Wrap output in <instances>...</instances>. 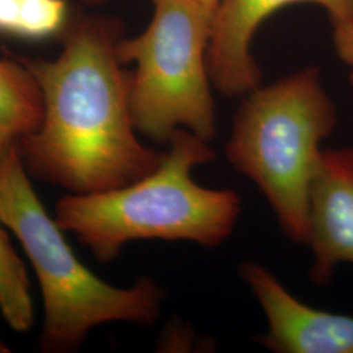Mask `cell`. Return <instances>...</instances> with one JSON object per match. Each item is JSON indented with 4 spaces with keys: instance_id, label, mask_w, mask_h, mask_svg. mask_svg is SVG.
<instances>
[{
    "instance_id": "obj_5",
    "label": "cell",
    "mask_w": 353,
    "mask_h": 353,
    "mask_svg": "<svg viewBox=\"0 0 353 353\" xmlns=\"http://www.w3.org/2000/svg\"><path fill=\"white\" fill-rule=\"evenodd\" d=\"M151 23L117 42L122 64H134L130 106L140 135L166 144L176 130L212 141L216 110L208 71L214 13L198 0H152Z\"/></svg>"
},
{
    "instance_id": "obj_14",
    "label": "cell",
    "mask_w": 353,
    "mask_h": 353,
    "mask_svg": "<svg viewBox=\"0 0 353 353\" xmlns=\"http://www.w3.org/2000/svg\"><path fill=\"white\" fill-rule=\"evenodd\" d=\"M201 4H203L207 10H210L211 12L214 13V10H216V7L219 6V3H220V0H198Z\"/></svg>"
},
{
    "instance_id": "obj_3",
    "label": "cell",
    "mask_w": 353,
    "mask_h": 353,
    "mask_svg": "<svg viewBox=\"0 0 353 353\" xmlns=\"http://www.w3.org/2000/svg\"><path fill=\"white\" fill-rule=\"evenodd\" d=\"M17 147L0 160V219L26 252L42 292V352H72L93 328L112 322L152 325L161 316L165 290L151 276L115 287L83 265L33 189Z\"/></svg>"
},
{
    "instance_id": "obj_13",
    "label": "cell",
    "mask_w": 353,
    "mask_h": 353,
    "mask_svg": "<svg viewBox=\"0 0 353 353\" xmlns=\"http://www.w3.org/2000/svg\"><path fill=\"white\" fill-rule=\"evenodd\" d=\"M24 0H0V33L16 36Z\"/></svg>"
},
{
    "instance_id": "obj_4",
    "label": "cell",
    "mask_w": 353,
    "mask_h": 353,
    "mask_svg": "<svg viewBox=\"0 0 353 353\" xmlns=\"http://www.w3.org/2000/svg\"><path fill=\"white\" fill-rule=\"evenodd\" d=\"M338 114L316 67L259 85L243 96L225 157L265 195L284 234L306 245L309 194Z\"/></svg>"
},
{
    "instance_id": "obj_10",
    "label": "cell",
    "mask_w": 353,
    "mask_h": 353,
    "mask_svg": "<svg viewBox=\"0 0 353 353\" xmlns=\"http://www.w3.org/2000/svg\"><path fill=\"white\" fill-rule=\"evenodd\" d=\"M0 219V313L17 332H26L34 322L30 283L26 265Z\"/></svg>"
},
{
    "instance_id": "obj_8",
    "label": "cell",
    "mask_w": 353,
    "mask_h": 353,
    "mask_svg": "<svg viewBox=\"0 0 353 353\" xmlns=\"http://www.w3.org/2000/svg\"><path fill=\"white\" fill-rule=\"evenodd\" d=\"M310 278L325 285L341 263L353 265V148H325L309 194Z\"/></svg>"
},
{
    "instance_id": "obj_9",
    "label": "cell",
    "mask_w": 353,
    "mask_h": 353,
    "mask_svg": "<svg viewBox=\"0 0 353 353\" xmlns=\"http://www.w3.org/2000/svg\"><path fill=\"white\" fill-rule=\"evenodd\" d=\"M43 114L42 93L20 59H0V160L37 130Z\"/></svg>"
},
{
    "instance_id": "obj_2",
    "label": "cell",
    "mask_w": 353,
    "mask_h": 353,
    "mask_svg": "<svg viewBox=\"0 0 353 353\" xmlns=\"http://www.w3.org/2000/svg\"><path fill=\"white\" fill-rule=\"evenodd\" d=\"M157 168L119 189L68 194L55 207V220L102 263L114 261L132 241H188L223 245L240 219V195L195 182V168L212 163L210 141L176 130Z\"/></svg>"
},
{
    "instance_id": "obj_12",
    "label": "cell",
    "mask_w": 353,
    "mask_h": 353,
    "mask_svg": "<svg viewBox=\"0 0 353 353\" xmlns=\"http://www.w3.org/2000/svg\"><path fill=\"white\" fill-rule=\"evenodd\" d=\"M332 24V41L336 55L348 67L350 81L353 85V23L336 21Z\"/></svg>"
},
{
    "instance_id": "obj_16",
    "label": "cell",
    "mask_w": 353,
    "mask_h": 353,
    "mask_svg": "<svg viewBox=\"0 0 353 353\" xmlns=\"http://www.w3.org/2000/svg\"><path fill=\"white\" fill-rule=\"evenodd\" d=\"M88 1H92V3H96V1H103V0H88Z\"/></svg>"
},
{
    "instance_id": "obj_15",
    "label": "cell",
    "mask_w": 353,
    "mask_h": 353,
    "mask_svg": "<svg viewBox=\"0 0 353 353\" xmlns=\"http://www.w3.org/2000/svg\"><path fill=\"white\" fill-rule=\"evenodd\" d=\"M11 352V348L4 343V341H0V353H8Z\"/></svg>"
},
{
    "instance_id": "obj_1",
    "label": "cell",
    "mask_w": 353,
    "mask_h": 353,
    "mask_svg": "<svg viewBox=\"0 0 353 353\" xmlns=\"http://www.w3.org/2000/svg\"><path fill=\"white\" fill-rule=\"evenodd\" d=\"M117 42L103 21L85 20L57 58L20 59L37 80L43 114L17 150L29 174L70 194L123 188L153 172L163 156L138 138Z\"/></svg>"
},
{
    "instance_id": "obj_7",
    "label": "cell",
    "mask_w": 353,
    "mask_h": 353,
    "mask_svg": "<svg viewBox=\"0 0 353 353\" xmlns=\"http://www.w3.org/2000/svg\"><path fill=\"white\" fill-rule=\"evenodd\" d=\"M241 278L261 305L268 330L261 344L278 353H353V316L301 303L265 265H241Z\"/></svg>"
},
{
    "instance_id": "obj_6",
    "label": "cell",
    "mask_w": 353,
    "mask_h": 353,
    "mask_svg": "<svg viewBox=\"0 0 353 353\" xmlns=\"http://www.w3.org/2000/svg\"><path fill=\"white\" fill-rule=\"evenodd\" d=\"M296 3L318 4L331 23H353V0H220L208 46V71L216 90L243 97L261 85L262 72L252 52L254 36L271 14Z\"/></svg>"
},
{
    "instance_id": "obj_11",
    "label": "cell",
    "mask_w": 353,
    "mask_h": 353,
    "mask_svg": "<svg viewBox=\"0 0 353 353\" xmlns=\"http://www.w3.org/2000/svg\"><path fill=\"white\" fill-rule=\"evenodd\" d=\"M67 19L64 0H24L14 37L45 39L63 29Z\"/></svg>"
}]
</instances>
